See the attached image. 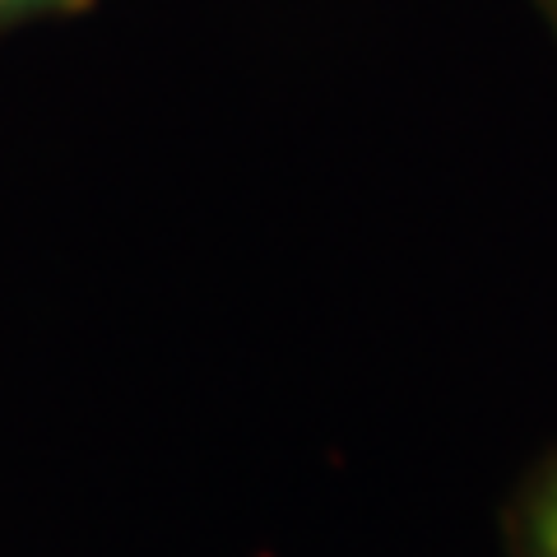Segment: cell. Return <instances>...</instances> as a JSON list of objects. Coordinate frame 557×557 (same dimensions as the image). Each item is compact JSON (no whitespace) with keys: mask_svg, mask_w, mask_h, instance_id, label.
<instances>
[{"mask_svg":"<svg viewBox=\"0 0 557 557\" xmlns=\"http://www.w3.org/2000/svg\"><path fill=\"white\" fill-rule=\"evenodd\" d=\"M539 14H544V24L553 28V38H557V0H534Z\"/></svg>","mask_w":557,"mask_h":557,"instance_id":"3","label":"cell"},{"mask_svg":"<svg viewBox=\"0 0 557 557\" xmlns=\"http://www.w3.org/2000/svg\"><path fill=\"white\" fill-rule=\"evenodd\" d=\"M89 5H98V0H0V38L20 33L28 24L70 20V14H84Z\"/></svg>","mask_w":557,"mask_h":557,"instance_id":"2","label":"cell"},{"mask_svg":"<svg viewBox=\"0 0 557 557\" xmlns=\"http://www.w3.org/2000/svg\"><path fill=\"white\" fill-rule=\"evenodd\" d=\"M502 534H507V557H557V446L516 483Z\"/></svg>","mask_w":557,"mask_h":557,"instance_id":"1","label":"cell"}]
</instances>
